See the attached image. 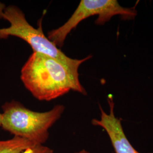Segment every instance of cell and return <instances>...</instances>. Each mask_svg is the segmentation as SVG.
I'll return each mask as SVG.
<instances>
[{"mask_svg":"<svg viewBox=\"0 0 153 153\" xmlns=\"http://www.w3.org/2000/svg\"><path fill=\"white\" fill-rule=\"evenodd\" d=\"M21 78L33 96L50 101L74 91L87 95L76 74L59 61L47 55L33 52L22 67Z\"/></svg>","mask_w":153,"mask_h":153,"instance_id":"obj_1","label":"cell"},{"mask_svg":"<svg viewBox=\"0 0 153 153\" xmlns=\"http://www.w3.org/2000/svg\"><path fill=\"white\" fill-rule=\"evenodd\" d=\"M2 129L14 135L27 140L36 145H44L48 140L49 129L60 119L65 107L56 105L46 112L28 109L16 100L5 102L2 106Z\"/></svg>","mask_w":153,"mask_h":153,"instance_id":"obj_2","label":"cell"},{"mask_svg":"<svg viewBox=\"0 0 153 153\" xmlns=\"http://www.w3.org/2000/svg\"><path fill=\"white\" fill-rule=\"evenodd\" d=\"M3 19L10 23V26L0 28V39H6L10 36L22 39L33 48V52L44 54L59 61L73 73L78 74V69L83 62L91 58V56L81 60L73 59L65 55L43 31L42 22L37 28L27 22L23 12L17 6H9L6 7Z\"/></svg>","mask_w":153,"mask_h":153,"instance_id":"obj_3","label":"cell"},{"mask_svg":"<svg viewBox=\"0 0 153 153\" xmlns=\"http://www.w3.org/2000/svg\"><path fill=\"white\" fill-rule=\"evenodd\" d=\"M137 14L134 7H124L116 0H82L65 23L48 33V38L58 48H61L71 30L83 20L90 16H98L95 24L101 26L116 16H120L123 21H130L134 20Z\"/></svg>","mask_w":153,"mask_h":153,"instance_id":"obj_4","label":"cell"},{"mask_svg":"<svg viewBox=\"0 0 153 153\" xmlns=\"http://www.w3.org/2000/svg\"><path fill=\"white\" fill-rule=\"evenodd\" d=\"M107 101L109 104V114H107L99 104L101 113L100 119L99 120L93 119L91 120L92 124L102 127L106 131L115 153H141L132 146L124 133L121 121L115 116V103L111 95L108 96Z\"/></svg>","mask_w":153,"mask_h":153,"instance_id":"obj_5","label":"cell"},{"mask_svg":"<svg viewBox=\"0 0 153 153\" xmlns=\"http://www.w3.org/2000/svg\"><path fill=\"white\" fill-rule=\"evenodd\" d=\"M38 145L27 140L14 136L7 140H0V153H23Z\"/></svg>","mask_w":153,"mask_h":153,"instance_id":"obj_6","label":"cell"},{"mask_svg":"<svg viewBox=\"0 0 153 153\" xmlns=\"http://www.w3.org/2000/svg\"><path fill=\"white\" fill-rule=\"evenodd\" d=\"M23 153H54V152L51 148L48 146L38 145L28 149Z\"/></svg>","mask_w":153,"mask_h":153,"instance_id":"obj_7","label":"cell"},{"mask_svg":"<svg viewBox=\"0 0 153 153\" xmlns=\"http://www.w3.org/2000/svg\"><path fill=\"white\" fill-rule=\"evenodd\" d=\"M5 5L4 3H2L0 2V19L3 18L4 16V13L5 9H6Z\"/></svg>","mask_w":153,"mask_h":153,"instance_id":"obj_8","label":"cell"},{"mask_svg":"<svg viewBox=\"0 0 153 153\" xmlns=\"http://www.w3.org/2000/svg\"><path fill=\"white\" fill-rule=\"evenodd\" d=\"M74 153H90V152H88V151H87L86 150H85V149H82L80 151H78L77 152H76Z\"/></svg>","mask_w":153,"mask_h":153,"instance_id":"obj_9","label":"cell"},{"mask_svg":"<svg viewBox=\"0 0 153 153\" xmlns=\"http://www.w3.org/2000/svg\"><path fill=\"white\" fill-rule=\"evenodd\" d=\"M1 121H2V114L0 113V126H1Z\"/></svg>","mask_w":153,"mask_h":153,"instance_id":"obj_10","label":"cell"}]
</instances>
